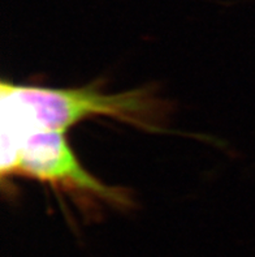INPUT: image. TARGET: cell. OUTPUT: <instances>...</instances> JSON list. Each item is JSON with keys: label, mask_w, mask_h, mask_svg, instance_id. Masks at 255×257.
<instances>
[{"label": "cell", "mask_w": 255, "mask_h": 257, "mask_svg": "<svg viewBox=\"0 0 255 257\" xmlns=\"http://www.w3.org/2000/svg\"><path fill=\"white\" fill-rule=\"evenodd\" d=\"M167 103L147 88L124 93H100L87 88H47L0 84V157L36 131L67 130L89 117H112L139 130L159 132L167 121Z\"/></svg>", "instance_id": "cell-1"}, {"label": "cell", "mask_w": 255, "mask_h": 257, "mask_svg": "<svg viewBox=\"0 0 255 257\" xmlns=\"http://www.w3.org/2000/svg\"><path fill=\"white\" fill-rule=\"evenodd\" d=\"M0 178H29L85 201H100L117 209L132 206V196L123 187L108 186L89 173L76 157L60 131H36L0 157Z\"/></svg>", "instance_id": "cell-2"}]
</instances>
